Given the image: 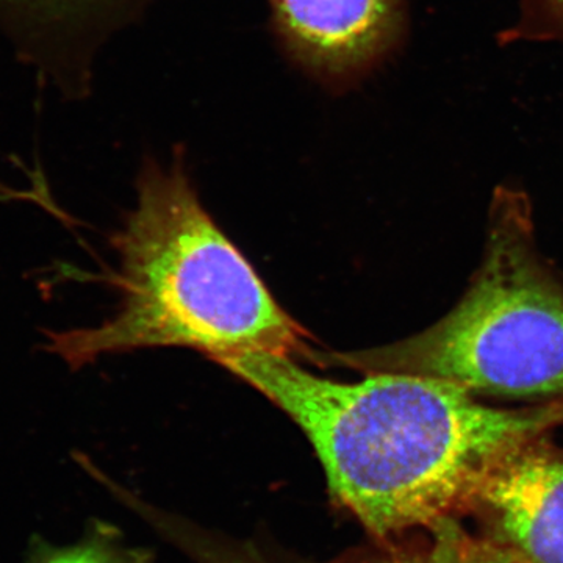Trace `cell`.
<instances>
[{
  "label": "cell",
  "mask_w": 563,
  "mask_h": 563,
  "mask_svg": "<svg viewBox=\"0 0 563 563\" xmlns=\"http://www.w3.org/2000/svg\"><path fill=\"white\" fill-rule=\"evenodd\" d=\"M141 0H0V40L60 101L90 96L106 41Z\"/></svg>",
  "instance_id": "obj_5"
},
{
  "label": "cell",
  "mask_w": 563,
  "mask_h": 563,
  "mask_svg": "<svg viewBox=\"0 0 563 563\" xmlns=\"http://www.w3.org/2000/svg\"><path fill=\"white\" fill-rule=\"evenodd\" d=\"M314 363L435 377L476 396L563 402V279L539 250L528 196L495 191L483 262L446 317L377 350L317 351Z\"/></svg>",
  "instance_id": "obj_3"
},
{
  "label": "cell",
  "mask_w": 563,
  "mask_h": 563,
  "mask_svg": "<svg viewBox=\"0 0 563 563\" xmlns=\"http://www.w3.org/2000/svg\"><path fill=\"white\" fill-rule=\"evenodd\" d=\"M340 563H510L496 553L461 518L448 517L429 528L376 542L373 550Z\"/></svg>",
  "instance_id": "obj_7"
},
{
  "label": "cell",
  "mask_w": 563,
  "mask_h": 563,
  "mask_svg": "<svg viewBox=\"0 0 563 563\" xmlns=\"http://www.w3.org/2000/svg\"><path fill=\"white\" fill-rule=\"evenodd\" d=\"M214 362L301 428L333 499L376 542L457 517L493 463L563 424V402L501 409L435 377L372 373L336 383L268 352Z\"/></svg>",
  "instance_id": "obj_1"
},
{
  "label": "cell",
  "mask_w": 563,
  "mask_h": 563,
  "mask_svg": "<svg viewBox=\"0 0 563 563\" xmlns=\"http://www.w3.org/2000/svg\"><path fill=\"white\" fill-rule=\"evenodd\" d=\"M147 550L125 542L114 526L92 521L76 543L55 544L44 537H32L24 563H150Z\"/></svg>",
  "instance_id": "obj_9"
},
{
  "label": "cell",
  "mask_w": 563,
  "mask_h": 563,
  "mask_svg": "<svg viewBox=\"0 0 563 563\" xmlns=\"http://www.w3.org/2000/svg\"><path fill=\"white\" fill-rule=\"evenodd\" d=\"M2 190H3V181L0 180V192H2Z\"/></svg>",
  "instance_id": "obj_11"
},
{
  "label": "cell",
  "mask_w": 563,
  "mask_h": 563,
  "mask_svg": "<svg viewBox=\"0 0 563 563\" xmlns=\"http://www.w3.org/2000/svg\"><path fill=\"white\" fill-rule=\"evenodd\" d=\"M457 518L510 563H563V450L537 437L493 463Z\"/></svg>",
  "instance_id": "obj_4"
},
{
  "label": "cell",
  "mask_w": 563,
  "mask_h": 563,
  "mask_svg": "<svg viewBox=\"0 0 563 563\" xmlns=\"http://www.w3.org/2000/svg\"><path fill=\"white\" fill-rule=\"evenodd\" d=\"M563 38V0H520V18L501 33L503 44Z\"/></svg>",
  "instance_id": "obj_10"
},
{
  "label": "cell",
  "mask_w": 563,
  "mask_h": 563,
  "mask_svg": "<svg viewBox=\"0 0 563 563\" xmlns=\"http://www.w3.org/2000/svg\"><path fill=\"white\" fill-rule=\"evenodd\" d=\"M111 243L120 255L117 313L96 328L44 332V350L70 369L157 346L190 347L211 361L268 352L312 362L309 333L211 220L180 163L146 165Z\"/></svg>",
  "instance_id": "obj_2"
},
{
  "label": "cell",
  "mask_w": 563,
  "mask_h": 563,
  "mask_svg": "<svg viewBox=\"0 0 563 563\" xmlns=\"http://www.w3.org/2000/svg\"><path fill=\"white\" fill-rule=\"evenodd\" d=\"M114 496L125 507L146 520L155 531L161 532L168 542L176 544L180 551L190 555L196 563H301L279 561L273 555L263 553L254 543L229 539L188 523L184 518L173 517L157 507L141 501L124 488L118 487Z\"/></svg>",
  "instance_id": "obj_8"
},
{
  "label": "cell",
  "mask_w": 563,
  "mask_h": 563,
  "mask_svg": "<svg viewBox=\"0 0 563 563\" xmlns=\"http://www.w3.org/2000/svg\"><path fill=\"white\" fill-rule=\"evenodd\" d=\"M288 54L328 84L358 79L395 49L404 0H269Z\"/></svg>",
  "instance_id": "obj_6"
}]
</instances>
